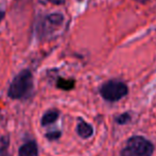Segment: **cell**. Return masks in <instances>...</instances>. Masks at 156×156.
<instances>
[{
    "label": "cell",
    "instance_id": "obj_1",
    "mask_svg": "<svg viewBox=\"0 0 156 156\" xmlns=\"http://www.w3.org/2000/svg\"><path fill=\"white\" fill-rule=\"evenodd\" d=\"M33 74L29 69H23L14 76L8 89V96L13 100H23L29 98L32 94Z\"/></svg>",
    "mask_w": 156,
    "mask_h": 156
},
{
    "label": "cell",
    "instance_id": "obj_2",
    "mask_svg": "<svg viewBox=\"0 0 156 156\" xmlns=\"http://www.w3.org/2000/svg\"><path fill=\"white\" fill-rule=\"evenodd\" d=\"M154 146L150 140L141 136H133L127 140L121 151V156H152Z\"/></svg>",
    "mask_w": 156,
    "mask_h": 156
},
{
    "label": "cell",
    "instance_id": "obj_3",
    "mask_svg": "<svg viewBox=\"0 0 156 156\" xmlns=\"http://www.w3.org/2000/svg\"><path fill=\"white\" fill-rule=\"evenodd\" d=\"M64 15L60 13H53V14L46 15L41 17L36 25V34L39 38H48L50 35L58 31L62 27L64 23Z\"/></svg>",
    "mask_w": 156,
    "mask_h": 156
},
{
    "label": "cell",
    "instance_id": "obj_4",
    "mask_svg": "<svg viewBox=\"0 0 156 156\" xmlns=\"http://www.w3.org/2000/svg\"><path fill=\"white\" fill-rule=\"evenodd\" d=\"M129 93L127 86L121 81L112 80L104 83L100 88V94L102 98L109 102H116L125 97Z\"/></svg>",
    "mask_w": 156,
    "mask_h": 156
},
{
    "label": "cell",
    "instance_id": "obj_5",
    "mask_svg": "<svg viewBox=\"0 0 156 156\" xmlns=\"http://www.w3.org/2000/svg\"><path fill=\"white\" fill-rule=\"evenodd\" d=\"M19 156H38V147L35 140H29L19 147Z\"/></svg>",
    "mask_w": 156,
    "mask_h": 156
},
{
    "label": "cell",
    "instance_id": "obj_6",
    "mask_svg": "<svg viewBox=\"0 0 156 156\" xmlns=\"http://www.w3.org/2000/svg\"><path fill=\"white\" fill-rule=\"evenodd\" d=\"M76 133L81 138L87 139V138L93 136L94 127L89 123H87L86 121H84L82 118H79L78 124H76Z\"/></svg>",
    "mask_w": 156,
    "mask_h": 156
},
{
    "label": "cell",
    "instance_id": "obj_7",
    "mask_svg": "<svg viewBox=\"0 0 156 156\" xmlns=\"http://www.w3.org/2000/svg\"><path fill=\"white\" fill-rule=\"evenodd\" d=\"M58 116H60V112H58V109L53 108V109L47 111L41 116V126H48V125L54 123V122L58 119Z\"/></svg>",
    "mask_w": 156,
    "mask_h": 156
},
{
    "label": "cell",
    "instance_id": "obj_8",
    "mask_svg": "<svg viewBox=\"0 0 156 156\" xmlns=\"http://www.w3.org/2000/svg\"><path fill=\"white\" fill-rule=\"evenodd\" d=\"M10 147V136L0 135V156H11L9 153Z\"/></svg>",
    "mask_w": 156,
    "mask_h": 156
},
{
    "label": "cell",
    "instance_id": "obj_9",
    "mask_svg": "<svg viewBox=\"0 0 156 156\" xmlns=\"http://www.w3.org/2000/svg\"><path fill=\"white\" fill-rule=\"evenodd\" d=\"M74 80H68V79H63V78H58L56 80V87L63 90H71L74 87Z\"/></svg>",
    "mask_w": 156,
    "mask_h": 156
},
{
    "label": "cell",
    "instance_id": "obj_10",
    "mask_svg": "<svg viewBox=\"0 0 156 156\" xmlns=\"http://www.w3.org/2000/svg\"><path fill=\"white\" fill-rule=\"evenodd\" d=\"M62 136V132L58 131V129H53V131H49L46 133V138L50 141H54V140H58Z\"/></svg>",
    "mask_w": 156,
    "mask_h": 156
},
{
    "label": "cell",
    "instance_id": "obj_11",
    "mask_svg": "<svg viewBox=\"0 0 156 156\" xmlns=\"http://www.w3.org/2000/svg\"><path fill=\"white\" fill-rule=\"evenodd\" d=\"M129 120H131L129 114H122V115H119L116 118V122H117L118 124H125L126 122H129Z\"/></svg>",
    "mask_w": 156,
    "mask_h": 156
},
{
    "label": "cell",
    "instance_id": "obj_12",
    "mask_svg": "<svg viewBox=\"0 0 156 156\" xmlns=\"http://www.w3.org/2000/svg\"><path fill=\"white\" fill-rule=\"evenodd\" d=\"M47 1L51 2V3H54V4H63L65 2V0H47Z\"/></svg>",
    "mask_w": 156,
    "mask_h": 156
},
{
    "label": "cell",
    "instance_id": "obj_13",
    "mask_svg": "<svg viewBox=\"0 0 156 156\" xmlns=\"http://www.w3.org/2000/svg\"><path fill=\"white\" fill-rule=\"evenodd\" d=\"M4 15H5V13H4V11L0 10V23H1L2 19L4 18Z\"/></svg>",
    "mask_w": 156,
    "mask_h": 156
},
{
    "label": "cell",
    "instance_id": "obj_14",
    "mask_svg": "<svg viewBox=\"0 0 156 156\" xmlns=\"http://www.w3.org/2000/svg\"><path fill=\"white\" fill-rule=\"evenodd\" d=\"M136 1H139V2H146V1H148V0H136Z\"/></svg>",
    "mask_w": 156,
    "mask_h": 156
}]
</instances>
